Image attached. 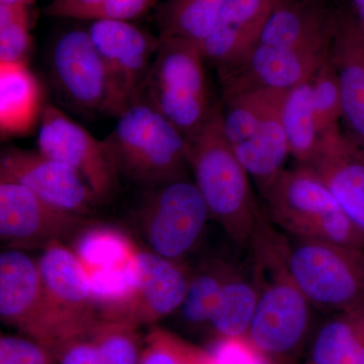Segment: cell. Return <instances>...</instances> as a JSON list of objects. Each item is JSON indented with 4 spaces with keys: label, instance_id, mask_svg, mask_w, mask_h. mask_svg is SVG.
I'll use <instances>...</instances> for the list:
<instances>
[{
    "label": "cell",
    "instance_id": "obj_27",
    "mask_svg": "<svg viewBox=\"0 0 364 364\" xmlns=\"http://www.w3.org/2000/svg\"><path fill=\"white\" fill-rule=\"evenodd\" d=\"M282 124L289 156L299 165L309 164L315 157L322 139L314 111L311 79L287 91L282 105Z\"/></svg>",
    "mask_w": 364,
    "mask_h": 364
},
{
    "label": "cell",
    "instance_id": "obj_1",
    "mask_svg": "<svg viewBox=\"0 0 364 364\" xmlns=\"http://www.w3.org/2000/svg\"><path fill=\"white\" fill-rule=\"evenodd\" d=\"M337 11L322 0H277L245 56L260 85L287 90L313 77L331 56Z\"/></svg>",
    "mask_w": 364,
    "mask_h": 364
},
{
    "label": "cell",
    "instance_id": "obj_29",
    "mask_svg": "<svg viewBox=\"0 0 364 364\" xmlns=\"http://www.w3.org/2000/svg\"><path fill=\"white\" fill-rule=\"evenodd\" d=\"M157 6L158 0H52L43 14L69 20L131 21Z\"/></svg>",
    "mask_w": 364,
    "mask_h": 364
},
{
    "label": "cell",
    "instance_id": "obj_16",
    "mask_svg": "<svg viewBox=\"0 0 364 364\" xmlns=\"http://www.w3.org/2000/svg\"><path fill=\"white\" fill-rule=\"evenodd\" d=\"M191 268L141 249L139 273L130 294L104 318L140 328L154 326L178 310L188 289Z\"/></svg>",
    "mask_w": 364,
    "mask_h": 364
},
{
    "label": "cell",
    "instance_id": "obj_11",
    "mask_svg": "<svg viewBox=\"0 0 364 364\" xmlns=\"http://www.w3.org/2000/svg\"><path fill=\"white\" fill-rule=\"evenodd\" d=\"M72 242V251L85 270L100 317H105L135 286L141 248L117 228L95 222Z\"/></svg>",
    "mask_w": 364,
    "mask_h": 364
},
{
    "label": "cell",
    "instance_id": "obj_20",
    "mask_svg": "<svg viewBox=\"0 0 364 364\" xmlns=\"http://www.w3.org/2000/svg\"><path fill=\"white\" fill-rule=\"evenodd\" d=\"M304 166L322 179L364 234V149L339 129L322 136L315 157Z\"/></svg>",
    "mask_w": 364,
    "mask_h": 364
},
{
    "label": "cell",
    "instance_id": "obj_17",
    "mask_svg": "<svg viewBox=\"0 0 364 364\" xmlns=\"http://www.w3.org/2000/svg\"><path fill=\"white\" fill-rule=\"evenodd\" d=\"M0 179L14 181L62 210L90 214L100 205L83 177L40 151L9 147L0 155Z\"/></svg>",
    "mask_w": 364,
    "mask_h": 364
},
{
    "label": "cell",
    "instance_id": "obj_9",
    "mask_svg": "<svg viewBox=\"0 0 364 364\" xmlns=\"http://www.w3.org/2000/svg\"><path fill=\"white\" fill-rule=\"evenodd\" d=\"M138 223L149 250L184 261L200 243L210 212L189 176L145 189Z\"/></svg>",
    "mask_w": 364,
    "mask_h": 364
},
{
    "label": "cell",
    "instance_id": "obj_13",
    "mask_svg": "<svg viewBox=\"0 0 364 364\" xmlns=\"http://www.w3.org/2000/svg\"><path fill=\"white\" fill-rule=\"evenodd\" d=\"M38 151L68 165L87 182L98 203H109L119 191V177L104 140L55 105H45L38 131Z\"/></svg>",
    "mask_w": 364,
    "mask_h": 364
},
{
    "label": "cell",
    "instance_id": "obj_19",
    "mask_svg": "<svg viewBox=\"0 0 364 364\" xmlns=\"http://www.w3.org/2000/svg\"><path fill=\"white\" fill-rule=\"evenodd\" d=\"M277 0H225L212 31L200 45L219 78L231 70L259 38Z\"/></svg>",
    "mask_w": 364,
    "mask_h": 364
},
{
    "label": "cell",
    "instance_id": "obj_36",
    "mask_svg": "<svg viewBox=\"0 0 364 364\" xmlns=\"http://www.w3.org/2000/svg\"><path fill=\"white\" fill-rule=\"evenodd\" d=\"M33 0H0V4H18V2H25V4H31Z\"/></svg>",
    "mask_w": 364,
    "mask_h": 364
},
{
    "label": "cell",
    "instance_id": "obj_34",
    "mask_svg": "<svg viewBox=\"0 0 364 364\" xmlns=\"http://www.w3.org/2000/svg\"><path fill=\"white\" fill-rule=\"evenodd\" d=\"M208 351L213 364H274L247 336L215 337Z\"/></svg>",
    "mask_w": 364,
    "mask_h": 364
},
{
    "label": "cell",
    "instance_id": "obj_32",
    "mask_svg": "<svg viewBox=\"0 0 364 364\" xmlns=\"http://www.w3.org/2000/svg\"><path fill=\"white\" fill-rule=\"evenodd\" d=\"M314 111L321 136L339 130L342 97L339 79L331 57L311 78Z\"/></svg>",
    "mask_w": 364,
    "mask_h": 364
},
{
    "label": "cell",
    "instance_id": "obj_3",
    "mask_svg": "<svg viewBox=\"0 0 364 364\" xmlns=\"http://www.w3.org/2000/svg\"><path fill=\"white\" fill-rule=\"evenodd\" d=\"M193 181L210 212L237 245L250 247L267 218L254 196L247 170L239 161L223 130L221 105L196 135L186 139Z\"/></svg>",
    "mask_w": 364,
    "mask_h": 364
},
{
    "label": "cell",
    "instance_id": "obj_25",
    "mask_svg": "<svg viewBox=\"0 0 364 364\" xmlns=\"http://www.w3.org/2000/svg\"><path fill=\"white\" fill-rule=\"evenodd\" d=\"M309 364H364V305L334 314L321 326Z\"/></svg>",
    "mask_w": 364,
    "mask_h": 364
},
{
    "label": "cell",
    "instance_id": "obj_28",
    "mask_svg": "<svg viewBox=\"0 0 364 364\" xmlns=\"http://www.w3.org/2000/svg\"><path fill=\"white\" fill-rule=\"evenodd\" d=\"M225 0H166L156 6L159 39L181 38L202 45Z\"/></svg>",
    "mask_w": 364,
    "mask_h": 364
},
{
    "label": "cell",
    "instance_id": "obj_23",
    "mask_svg": "<svg viewBox=\"0 0 364 364\" xmlns=\"http://www.w3.org/2000/svg\"><path fill=\"white\" fill-rule=\"evenodd\" d=\"M43 88L28 64L0 63V132L2 138L26 135L40 123Z\"/></svg>",
    "mask_w": 364,
    "mask_h": 364
},
{
    "label": "cell",
    "instance_id": "obj_8",
    "mask_svg": "<svg viewBox=\"0 0 364 364\" xmlns=\"http://www.w3.org/2000/svg\"><path fill=\"white\" fill-rule=\"evenodd\" d=\"M287 263L311 305L333 314L364 305V249L294 238Z\"/></svg>",
    "mask_w": 364,
    "mask_h": 364
},
{
    "label": "cell",
    "instance_id": "obj_31",
    "mask_svg": "<svg viewBox=\"0 0 364 364\" xmlns=\"http://www.w3.org/2000/svg\"><path fill=\"white\" fill-rule=\"evenodd\" d=\"M139 364H213L208 349L200 348L163 328L152 326L143 341Z\"/></svg>",
    "mask_w": 364,
    "mask_h": 364
},
{
    "label": "cell",
    "instance_id": "obj_22",
    "mask_svg": "<svg viewBox=\"0 0 364 364\" xmlns=\"http://www.w3.org/2000/svg\"><path fill=\"white\" fill-rule=\"evenodd\" d=\"M143 341L138 327L100 317L54 355L58 364H139Z\"/></svg>",
    "mask_w": 364,
    "mask_h": 364
},
{
    "label": "cell",
    "instance_id": "obj_33",
    "mask_svg": "<svg viewBox=\"0 0 364 364\" xmlns=\"http://www.w3.org/2000/svg\"><path fill=\"white\" fill-rule=\"evenodd\" d=\"M0 364H58L47 346L25 335H1Z\"/></svg>",
    "mask_w": 364,
    "mask_h": 364
},
{
    "label": "cell",
    "instance_id": "obj_5",
    "mask_svg": "<svg viewBox=\"0 0 364 364\" xmlns=\"http://www.w3.org/2000/svg\"><path fill=\"white\" fill-rule=\"evenodd\" d=\"M287 91L256 88L223 93V130L261 193L284 171L289 156L282 124Z\"/></svg>",
    "mask_w": 364,
    "mask_h": 364
},
{
    "label": "cell",
    "instance_id": "obj_26",
    "mask_svg": "<svg viewBox=\"0 0 364 364\" xmlns=\"http://www.w3.org/2000/svg\"><path fill=\"white\" fill-rule=\"evenodd\" d=\"M234 263L210 258L191 269L186 296L176 311L183 324L191 328L210 325Z\"/></svg>",
    "mask_w": 364,
    "mask_h": 364
},
{
    "label": "cell",
    "instance_id": "obj_35",
    "mask_svg": "<svg viewBox=\"0 0 364 364\" xmlns=\"http://www.w3.org/2000/svg\"><path fill=\"white\" fill-rule=\"evenodd\" d=\"M352 14L364 32V0H350Z\"/></svg>",
    "mask_w": 364,
    "mask_h": 364
},
{
    "label": "cell",
    "instance_id": "obj_10",
    "mask_svg": "<svg viewBox=\"0 0 364 364\" xmlns=\"http://www.w3.org/2000/svg\"><path fill=\"white\" fill-rule=\"evenodd\" d=\"M45 294L40 343L54 353L100 318L90 282L75 254L65 243L52 242L38 259Z\"/></svg>",
    "mask_w": 364,
    "mask_h": 364
},
{
    "label": "cell",
    "instance_id": "obj_18",
    "mask_svg": "<svg viewBox=\"0 0 364 364\" xmlns=\"http://www.w3.org/2000/svg\"><path fill=\"white\" fill-rule=\"evenodd\" d=\"M45 294L39 263L20 249L0 254V318L21 334L40 342Z\"/></svg>",
    "mask_w": 364,
    "mask_h": 364
},
{
    "label": "cell",
    "instance_id": "obj_12",
    "mask_svg": "<svg viewBox=\"0 0 364 364\" xmlns=\"http://www.w3.org/2000/svg\"><path fill=\"white\" fill-rule=\"evenodd\" d=\"M87 31L111 83V117H117L142 95L159 37L128 21H93Z\"/></svg>",
    "mask_w": 364,
    "mask_h": 364
},
{
    "label": "cell",
    "instance_id": "obj_6",
    "mask_svg": "<svg viewBox=\"0 0 364 364\" xmlns=\"http://www.w3.org/2000/svg\"><path fill=\"white\" fill-rule=\"evenodd\" d=\"M261 193L270 222L293 238L364 249L363 232L309 167L284 169Z\"/></svg>",
    "mask_w": 364,
    "mask_h": 364
},
{
    "label": "cell",
    "instance_id": "obj_24",
    "mask_svg": "<svg viewBox=\"0 0 364 364\" xmlns=\"http://www.w3.org/2000/svg\"><path fill=\"white\" fill-rule=\"evenodd\" d=\"M248 258V264L235 265L223 289L208 325L215 337L247 336L258 299L257 279Z\"/></svg>",
    "mask_w": 364,
    "mask_h": 364
},
{
    "label": "cell",
    "instance_id": "obj_4",
    "mask_svg": "<svg viewBox=\"0 0 364 364\" xmlns=\"http://www.w3.org/2000/svg\"><path fill=\"white\" fill-rule=\"evenodd\" d=\"M117 119L104 142L121 178L148 189L188 176L186 138L145 97Z\"/></svg>",
    "mask_w": 364,
    "mask_h": 364
},
{
    "label": "cell",
    "instance_id": "obj_15",
    "mask_svg": "<svg viewBox=\"0 0 364 364\" xmlns=\"http://www.w3.org/2000/svg\"><path fill=\"white\" fill-rule=\"evenodd\" d=\"M48 59L53 83L68 104L81 112L111 117V83L87 30L62 33Z\"/></svg>",
    "mask_w": 364,
    "mask_h": 364
},
{
    "label": "cell",
    "instance_id": "obj_2",
    "mask_svg": "<svg viewBox=\"0 0 364 364\" xmlns=\"http://www.w3.org/2000/svg\"><path fill=\"white\" fill-rule=\"evenodd\" d=\"M287 245L289 239L265 219L248 248L257 279L258 299L247 337L273 361L298 350L311 322L312 305L289 270Z\"/></svg>",
    "mask_w": 364,
    "mask_h": 364
},
{
    "label": "cell",
    "instance_id": "obj_30",
    "mask_svg": "<svg viewBox=\"0 0 364 364\" xmlns=\"http://www.w3.org/2000/svg\"><path fill=\"white\" fill-rule=\"evenodd\" d=\"M31 4H0V63L28 64L33 49Z\"/></svg>",
    "mask_w": 364,
    "mask_h": 364
},
{
    "label": "cell",
    "instance_id": "obj_21",
    "mask_svg": "<svg viewBox=\"0 0 364 364\" xmlns=\"http://www.w3.org/2000/svg\"><path fill=\"white\" fill-rule=\"evenodd\" d=\"M331 59L341 90L345 134L364 149V32L350 9L337 11Z\"/></svg>",
    "mask_w": 364,
    "mask_h": 364
},
{
    "label": "cell",
    "instance_id": "obj_14",
    "mask_svg": "<svg viewBox=\"0 0 364 364\" xmlns=\"http://www.w3.org/2000/svg\"><path fill=\"white\" fill-rule=\"evenodd\" d=\"M92 221L62 210L21 184L0 179V238L11 249L42 248L71 240Z\"/></svg>",
    "mask_w": 364,
    "mask_h": 364
},
{
    "label": "cell",
    "instance_id": "obj_7",
    "mask_svg": "<svg viewBox=\"0 0 364 364\" xmlns=\"http://www.w3.org/2000/svg\"><path fill=\"white\" fill-rule=\"evenodd\" d=\"M205 63L196 43L181 38L160 39L141 95L186 139L205 126L217 107L210 102Z\"/></svg>",
    "mask_w": 364,
    "mask_h": 364
}]
</instances>
